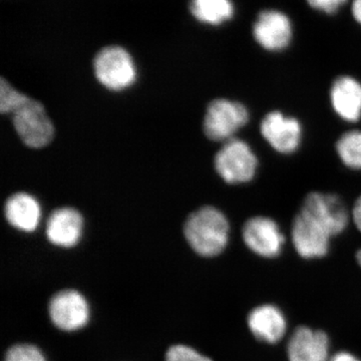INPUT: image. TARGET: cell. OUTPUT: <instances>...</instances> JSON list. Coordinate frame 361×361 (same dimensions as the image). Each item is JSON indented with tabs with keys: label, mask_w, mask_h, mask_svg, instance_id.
I'll return each mask as SVG.
<instances>
[{
	"label": "cell",
	"mask_w": 361,
	"mask_h": 361,
	"mask_svg": "<svg viewBox=\"0 0 361 361\" xmlns=\"http://www.w3.org/2000/svg\"><path fill=\"white\" fill-rule=\"evenodd\" d=\"M30 99V97L21 94L2 78L0 82V111L2 114H13Z\"/></svg>",
	"instance_id": "cell-19"
},
{
	"label": "cell",
	"mask_w": 361,
	"mask_h": 361,
	"mask_svg": "<svg viewBox=\"0 0 361 361\" xmlns=\"http://www.w3.org/2000/svg\"><path fill=\"white\" fill-rule=\"evenodd\" d=\"M4 361H45L39 348L30 344H18L7 351Z\"/></svg>",
	"instance_id": "cell-20"
},
{
	"label": "cell",
	"mask_w": 361,
	"mask_h": 361,
	"mask_svg": "<svg viewBox=\"0 0 361 361\" xmlns=\"http://www.w3.org/2000/svg\"><path fill=\"white\" fill-rule=\"evenodd\" d=\"M346 0H308L311 6L326 13H336Z\"/></svg>",
	"instance_id": "cell-22"
},
{
	"label": "cell",
	"mask_w": 361,
	"mask_h": 361,
	"mask_svg": "<svg viewBox=\"0 0 361 361\" xmlns=\"http://www.w3.org/2000/svg\"><path fill=\"white\" fill-rule=\"evenodd\" d=\"M184 233L188 243L197 254L216 257L229 243L230 223L219 209L204 206L188 217Z\"/></svg>",
	"instance_id": "cell-1"
},
{
	"label": "cell",
	"mask_w": 361,
	"mask_h": 361,
	"mask_svg": "<svg viewBox=\"0 0 361 361\" xmlns=\"http://www.w3.org/2000/svg\"><path fill=\"white\" fill-rule=\"evenodd\" d=\"M351 217H353V222L355 223V227L361 233V194L357 197L353 209H351Z\"/></svg>",
	"instance_id": "cell-23"
},
{
	"label": "cell",
	"mask_w": 361,
	"mask_h": 361,
	"mask_svg": "<svg viewBox=\"0 0 361 361\" xmlns=\"http://www.w3.org/2000/svg\"><path fill=\"white\" fill-rule=\"evenodd\" d=\"M94 75L108 90L114 92L129 89L137 80V68L129 52L121 47H108L97 54Z\"/></svg>",
	"instance_id": "cell-6"
},
{
	"label": "cell",
	"mask_w": 361,
	"mask_h": 361,
	"mask_svg": "<svg viewBox=\"0 0 361 361\" xmlns=\"http://www.w3.org/2000/svg\"><path fill=\"white\" fill-rule=\"evenodd\" d=\"M330 361H361V360L353 353H348V351H341V353L332 356Z\"/></svg>",
	"instance_id": "cell-24"
},
{
	"label": "cell",
	"mask_w": 361,
	"mask_h": 361,
	"mask_svg": "<svg viewBox=\"0 0 361 361\" xmlns=\"http://www.w3.org/2000/svg\"><path fill=\"white\" fill-rule=\"evenodd\" d=\"M299 211L322 226L332 238L348 229L351 211L338 194L312 191L304 197Z\"/></svg>",
	"instance_id": "cell-5"
},
{
	"label": "cell",
	"mask_w": 361,
	"mask_h": 361,
	"mask_svg": "<svg viewBox=\"0 0 361 361\" xmlns=\"http://www.w3.org/2000/svg\"><path fill=\"white\" fill-rule=\"evenodd\" d=\"M248 326L258 341L276 344L287 331V319L283 311L273 304H262L250 311Z\"/></svg>",
	"instance_id": "cell-14"
},
{
	"label": "cell",
	"mask_w": 361,
	"mask_h": 361,
	"mask_svg": "<svg viewBox=\"0 0 361 361\" xmlns=\"http://www.w3.org/2000/svg\"><path fill=\"white\" fill-rule=\"evenodd\" d=\"M253 35L257 44L265 51H282L291 42V23L283 13L275 11H264L258 16Z\"/></svg>",
	"instance_id": "cell-12"
},
{
	"label": "cell",
	"mask_w": 361,
	"mask_h": 361,
	"mask_svg": "<svg viewBox=\"0 0 361 361\" xmlns=\"http://www.w3.org/2000/svg\"><path fill=\"white\" fill-rule=\"evenodd\" d=\"M259 164L251 145L238 137L223 142L214 159L216 173L228 185L251 183L258 174Z\"/></svg>",
	"instance_id": "cell-2"
},
{
	"label": "cell",
	"mask_w": 361,
	"mask_h": 361,
	"mask_svg": "<svg viewBox=\"0 0 361 361\" xmlns=\"http://www.w3.org/2000/svg\"><path fill=\"white\" fill-rule=\"evenodd\" d=\"M329 348V338L325 332L300 326L289 339L287 355L289 361H327Z\"/></svg>",
	"instance_id": "cell-13"
},
{
	"label": "cell",
	"mask_w": 361,
	"mask_h": 361,
	"mask_svg": "<svg viewBox=\"0 0 361 361\" xmlns=\"http://www.w3.org/2000/svg\"><path fill=\"white\" fill-rule=\"evenodd\" d=\"M336 153L344 167L361 172V130H346L339 135L336 142Z\"/></svg>",
	"instance_id": "cell-18"
},
{
	"label": "cell",
	"mask_w": 361,
	"mask_h": 361,
	"mask_svg": "<svg viewBox=\"0 0 361 361\" xmlns=\"http://www.w3.org/2000/svg\"><path fill=\"white\" fill-rule=\"evenodd\" d=\"M14 129L21 141L32 149L47 146L54 137V127L42 103L30 99L13 114Z\"/></svg>",
	"instance_id": "cell-8"
},
{
	"label": "cell",
	"mask_w": 361,
	"mask_h": 361,
	"mask_svg": "<svg viewBox=\"0 0 361 361\" xmlns=\"http://www.w3.org/2000/svg\"><path fill=\"white\" fill-rule=\"evenodd\" d=\"M166 361H212L198 351L185 345H175L169 348Z\"/></svg>",
	"instance_id": "cell-21"
},
{
	"label": "cell",
	"mask_w": 361,
	"mask_h": 361,
	"mask_svg": "<svg viewBox=\"0 0 361 361\" xmlns=\"http://www.w3.org/2000/svg\"><path fill=\"white\" fill-rule=\"evenodd\" d=\"M329 103L342 122L361 121V80L349 75H339L330 85Z\"/></svg>",
	"instance_id": "cell-11"
},
{
	"label": "cell",
	"mask_w": 361,
	"mask_h": 361,
	"mask_svg": "<svg viewBox=\"0 0 361 361\" xmlns=\"http://www.w3.org/2000/svg\"><path fill=\"white\" fill-rule=\"evenodd\" d=\"M7 222L23 232H33L39 227L42 208L39 201L27 193H18L7 199L4 206Z\"/></svg>",
	"instance_id": "cell-16"
},
{
	"label": "cell",
	"mask_w": 361,
	"mask_h": 361,
	"mask_svg": "<svg viewBox=\"0 0 361 361\" xmlns=\"http://www.w3.org/2000/svg\"><path fill=\"white\" fill-rule=\"evenodd\" d=\"M353 13L355 20L361 23V0L353 1Z\"/></svg>",
	"instance_id": "cell-25"
},
{
	"label": "cell",
	"mask_w": 361,
	"mask_h": 361,
	"mask_svg": "<svg viewBox=\"0 0 361 361\" xmlns=\"http://www.w3.org/2000/svg\"><path fill=\"white\" fill-rule=\"evenodd\" d=\"M49 315L59 329L75 331L82 329L89 322V304L78 291H61L52 297Z\"/></svg>",
	"instance_id": "cell-10"
},
{
	"label": "cell",
	"mask_w": 361,
	"mask_h": 361,
	"mask_svg": "<svg viewBox=\"0 0 361 361\" xmlns=\"http://www.w3.org/2000/svg\"><path fill=\"white\" fill-rule=\"evenodd\" d=\"M332 237L329 233L298 211L291 225V242L296 253L306 260L322 259L329 253Z\"/></svg>",
	"instance_id": "cell-9"
},
{
	"label": "cell",
	"mask_w": 361,
	"mask_h": 361,
	"mask_svg": "<svg viewBox=\"0 0 361 361\" xmlns=\"http://www.w3.org/2000/svg\"><path fill=\"white\" fill-rule=\"evenodd\" d=\"M84 219L73 208H61L54 211L47 223V236L54 245L71 248L82 238Z\"/></svg>",
	"instance_id": "cell-15"
},
{
	"label": "cell",
	"mask_w": 361,
	"mask_h": 361,
	"mask_svg": "<svg viewBox=\"0 0 361 361\" xmlns=\"http://www.w3.org/2000/svg\"><path fill=\"white\" fill-rule=\"evenodd\" d=\"M356 260H357V263L361 267V248L357 251V253H356Z\"/></svg>",
	"instance_id": "cell-26"
},
{
	"label": "cell",
	"mask_w": 361,
	"mask_h": 361,
	"mask_svg": "<svg viewBox=\"0 0 361 361\" xmlns=\"http://www.w3.org/2000/svg\"><path fill=\"white\" fill-rule=\"evenodd\" d=\"M251 120V111L245 104L230 99H216L207 106L204 116V134L213 142L235 139Z\"/></svg>",
	"instance_id": "cell-3"
},
{
	"label": "cell",
	"mask_w": 361,
	"mask_h": 361,
	"mask_svg": "<svg viewBox=\"0 0 361 361\" xmlns=\"http://www.w3.org/2000/svg\"><path fill=\"white\" fill-rule=\"evenodd\" d=\"M242 239L252 253L265 259L279 257L286 243L277 221L265 215L252 216L247 219L242 227Z\"/></svg>",
	"instance_id": "cell-7"
},
{
	"label": "cell",
	"mask_w": 361,
	"mask_h": 361,
	"mask_svg": "<svg viewBox=\"0 0 361 361\" xmlns=\"http://www.w3.org/2000/svg\"><path fill=\"white\" fill-rule=\"evenodd\" d=\"M190 8L197 20L211 25H222L234 13L230 0H192Z\"/></svg>",
	"instance_id": "cell-17"
},
{
	"label": "cell",
	"mask_w": 361,
	"mask_h": 361,
	"mask_svg": "<svg viewBox=\"0 0 361 361\" xmlns=\"http://www.w3.org/2000/svg\"><path fill=\"white\" fill-rule=\"evenodd\" d=\"M259 132L266 144L278 155H294L302 147V122L283 111L272 110L265 114L261 118Z\"/></svg>",
	"instance_id": "cell-4"
}]
</instances>
